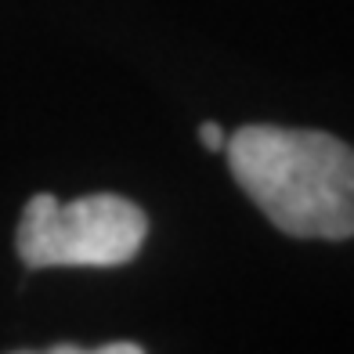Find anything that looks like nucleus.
Returning a JSON list of instances; mask_svg holds the SVG:
<instances>
[{
	"label": "nucleus",
	"mask_w": 354,
	"mask_h": 354,
	"mask_svg": "<svg viewBox=\"0 0 354 354\" xmlns=\"http://www.w3.org/2000/svg\"><path fill=\"white\" fill-rule=\"evenodd\" d=\"M235 185L293 239L354 235V149L326 131L250 123L224 141Z\"/></svg>",
	"instance_id": "obj_1"
},
{
	"label": "nucleus",
	"mask_w": 354,
	"mask_h": 354,
	"mask_svg": "<svg viewBox=\"0 0 354 354\" xmlns=\"http://www.w3.org/2000/svg\"><path fill=\"white\" fill-rule=\"evenodd\" d=\"M149 239V217L138 203L94 192L58 203L37 192L19 221V257L26 268H120L131 264Z\"/></svg>",
	"instance_id": "obj_2"
},
{
	"label": "nucleus",
	"mask_w": 354,
	"mask_h": 354,
	"mask_svg": "<svg viewBox=\"0 0 354 354\" xmlns=\"http://www.w3.org/2000/svg\"><path fill=\"white\" fill-rule=\"evenodd\" d=\"M15 354H37V351H15ZM44 354H145V347L131 344V340H116V344H102V347H76V344H55Z\"/></svg>",
	"instance_id": "obj_3"
},
{
	"label": "nucleus",
	"mask_w": 354,
	"mask_h": 354,
	"mask_svg": "<svg viewBox=\"0 0 354 354\" xmlns=\"http://www.w3.org/2000/svg\"><path fill=\"white\" fill-rule=\"evenodd\" d=\"M199 141H203L210 152H221V149H224V141H228V134H224V127H221V123L206 120V123L199 127Z\"/></svg>",
	"instance_id": "obj_4"
}]
</instances>
